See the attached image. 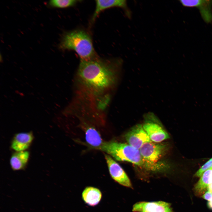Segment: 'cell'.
<instances>
[{"mask_svg":"<svg viewBox=\"0 0 212 212\" xmlns=\"http://www.w3.org/2000/svg\"><path fill=\"white\" fill-rule=\"evenodd\" d=\"M81 1L76 0H52L48 2V5L55 8H64L74 6Z\"/></svg>","mask_w":212,"mask_h":212,"instance_id":"16","label":"cell"},{"mask_svg":"<svg viewBox=\"0 0 212 212\" xmlns=\"http://www.w3.org/2000/svg\"><path fill=\"white\" fill-rule=\"evenodd\" d=\"M167 144L152 141L144 144L139 149L144 160L157 170H160L161 164L157 162L167 150Z\"/></svg>","mask_w":212,"mask_h":212,"instance_id":"4","label":"cell"},{"mask_svg":"<svg viewBox=\"0 0 212 212\" xmlns=\"http://www.w3.org/2000/svg\"><path fill=\"white\" fill-rule=\"evenodd\" d=\"M212 168V158L204 164L196 173L195 176L201 177L206 170Z\"/></svg>","mask_w":212,"mask_h":212,"instance_id":"17","label":"cell"},{"mask_svg":"<svg viewBox=\"0 0 212 212\" xmlns=\"http://www.w3.org/2000/svg\"><path fill=\"white\" fill-rule=\"evenodd\" d=\"M183 6L196 7L199 10L203 21L206 23L212 22V0H180Z\"/></svg>","mask_w":212,"mask_h":212,"instance_id":"7","label":"cell"},{"mask_svg":"<svg viewBox=\"0 0 212 212\" xmlns=\"http://www.w3.org/2000/svg\"><path fill=\"white\" fill-rule=\"evenodd\" d=\"M202 197L208 201H212V192L208 190L202 196Z\"/></svg>","mask_w":212,"mask_h":212,"instance_id":"18","label":"cell"},{"mask_svg":"<svg viewBox=\"0 0 212 212\" xmlns=\"http://www.w3.org/2000/svg\"><path fill=\"white\" fill-rule=\"evenodd\" d=\"M33 138L32 132L17 133L13 138L11 148L16 151L26 150L30 145Z\"/></svg>","mask_w":212,"mask_h":212,"instance_id":"11","label":"cell"},{"mask_svg":"<svg viewBox=\"0 0 212 212\" xmlns=\"http://www.w3.org/2000/svg\"><path fill=\"white\" fill-rule=\"evenodd\" d=\"M143 127L152 142L160 143L168 139L170 136L154 115H146Z\"/></svg>","mask_w":212,"mask_h":212,"instance_id":"5","label":"cell"},{"mask_svg":"<svg viewBox=\"0 0 212 212\" xmlns=\"http://www.w3.org/2000/svg\"><path fill=\"white\" fill-rule=\"evenodd\" d=\"M208 190L212 192V184L209 186Z\"/></svg>","mask_w":212,"mask_h":212,"instance_id":"20","label":"cell"},{"mask_svg":"<svg viewBox=\"0 0 212 212\" xmlns=\"http://www.w3.org/2000/svg\"><path fill=\"white\" fill-rule=\"evenodd\" d=\"M102 194L98 188L92 186L86 187L82 193V198L88 205L94 206L100 202Z\"/></svg>","mask_w":212,"mask_h":212,"instance_id":"12","label":"cell"},{"mask_svg":"<svg viewBox=\"0 0 212 212\" xmlns=\"http://www.w3.org/2000/svg\"><path fill=\"white\" fill-rule=\"evenodd\" d=\"M122 62L120 59L105 60L97 57L88 60H80L78 78L89 90L96 94L103 93L116 84Z\"/></svg>","mask_w":212,"mask_h":212,"instance_id":"1","label":"cell"},{"mask_svg":"<svg viewBox=\"0 0 212 212\" xmlns=\"http://www.w3.org/2000/svg\"><path fill=\"white\" fill-rule=\"evenodd\" d=\"M29 156L26 150L16 151L11 155L10 160L11 167L14 170L24 169L26 165Z\"/></svg>","mask_w":212,"mask_h":212,"instance_id":"13","label":"cell"},{"mask_svg":"<svg viewBox=\"0 0 212 212\" xmlns=\"http://www.w3.org/2000/svg\"><path fill=\"white\" fill-rule=\"evenodd\" d=\"M99 150L118 161L130 162L148 170H153V167L144 160L139 150L129 144L115 141L104 142Z\"/></svg>","mask_w":212,"mask_h":212,"instance_id":"3","label":"cell"},{"mask_svg":"<svg viewBox=\"0 0 212 212\" xmlns=\"http://www.w3.org/2000/svg\"><path fill=\"white\" fill-rule=\"evenodd\" d=\"M85 134L87 143L93 148L99 150L104 142L99 132L94 128L90 127L87 129Z\"/></svg>","mask_w":212,"mask_h":212,"instance_id":"14","label":"cell"},{"mask_svg":"<svg viewBox=\"0 0 212 212\" xmlns=\"http://www.w3.org/2000/svg\"><path fill=\"white\" fill-rule=\"evenodd\" d=\"M105 156L112 178L122 185L132 188L130 180L121 166L109 155L105 154Z\"/></svg>","mask_w":212,"mask_h":212,"instance_id":"8","label":"cell"},{"mask_svg":"<svg viewBox=\"0 0 212 212\" xmlns=\"http://www.w3.org/2000/svg\"><path fill=\"white\" fill-rule=\"evenodd\" d=\"M207 206L210 209L212 210V201H209L208 202Z\"/></svg>","mask_w":212,"mask_h":212,"instance_id":"19","label":"cell"},{"mask_svg":"<svg viewBox=\"0 0 212 212\" xmlns=\"http://www.w3.org/2000/svg\"><path fill=\"white\" fill-rule=\"evenodd\" d=\"M132 211L140 212H170L171 210L169 203L159 201L136 203L133 206Z\"/></svg>","mask_w":212,"mask_h":212,"instance_id":"9","label":"cell"},{"mask_svg":"<svg viewBox=\"0 0 212 212\" xmlns=\"http://www.w3.org/2000/svg\"><path fill=\"white\" fill-rule=\"evenodd\" d=\"M125 137L128 144L139 150L145 143L152 141L141 124L132 127Z\"/></svg>","mask_w":212,"mask_h":212,"instance_id":"6","label":"cell"},{"mask_svg":"<svg viewBox=\"0 0 212 212\" xmlns=\"http://www.w3.org/2000/svg\"><path fill=\"white\" fill-rule=\"evenodd\" d=\"M212 184V168L205 171L195 185L194 190L198 194H201Z\"/></svg>","mask_w":212,"mask_h":212,"instance_id":"15","label":"cell"},{"mask_svg":"<svg viewBox=\"0 0 212 212\" xmlns=\"http://www.w3.org/2000/svg\"><path fill=\"white\" fill-rule=\"evenodd\" d=\"M62 50L74 51L80 60H88L96 57L90 35L84 30L77 29L64 33L59 44Z\"/></svg>","mask_w":212,"mask_h":212,"instance_id":"2","label":"cell"},{"mask_svg":"<svg viewBox=\"0 0 212 212\" xmlns=\"http://www.w3.org/2000/svg\"><path fill=\"white\" fill-rule=\"evenodd\" d=\"M96 7L92 19V22H93L96 17L102 11L114 7H119L125 10V13L130 17V11L127 6V1L125 0H96Z\"/></svg>","mask_w":212,"mask_h":212,"instance_id":"10","label":"cell"},{"mask_svg":"<svg viewBox=\"0 0 212 212\" xmlns=\"http://www.w3.org/2000/svg\"><path fill=\"white\" fill-rule=\"evenodd\" d=\"M170 212H172V211H170Z\"/></svg>","mask_w":212,"mask_h":212,"instance_id":"21","label":"cell"}]
</instances>
